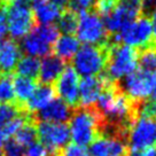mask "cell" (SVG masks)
<instances>
[{
    "label": "cell",
    "instance_id": "obj_14",
    "mask_svg": "<svg viewBox=\"0 0 156 156\" xmlns=\"http://www.w3.org/2000/svg\"><path fill=\"white\" fill-rule=\"evenodd\" d=\"M110 82L112 80H109L106 75H100L95 77H84L82 80H79L78 107H93L97 103L102 91Z\"/></svg>",
    "mask_w": 156,
    "mask_h": 156
},
{
    "label": "cell",
    "instance_id": "obj_41",
    "mask_svg": "<svg viewBox=\"0 0 156 156\" xmlns=\"http://www.w3.org/2000/svg\"><path fill=\"white\" fill-rule=\"evenodd\" d=\"M36 1H39V0H34V2H36Z\"/></svg>",
    "mask_w": 156,
    "mask_h": 156
},
{
    "label": "cell",
    "instance_id": "obj_6",
    "mask_svg": "<svg viewBox=\"0 0 156 156\" xmlns=\"http://www.w3.org/2000/svg\"><path fill=\"white\" fill-rule=\"evenodd\" d=\"M76 37L79 43L91 46L106 47L108 45V31L105 21L94 12H84L78 16Z\"/></svg>",
    "mask_w": 156,
    "mask_h": 156
},
{
    "label": "cell",
    "instance_id": "obj_10",
    "mask_svg": "<svg viewBox=\"0 0 156 156\" xmlns=\"http://www.w3.org/2000/svg\"><path fill=\"white\" fill-rule=\"evenodd\" d=\"M155 79L156 73H149L140 69L122 79L121 85L118 86L129 99H131L133 102L139 103L151 100Z\"/></svg>",
    "mask_w": 156,
    "mask_h": 156
},
{
    "label": "cell",
    "instance_id": "obj_24",
    "mask_svg": "<svg viewBox=\"0 0 156 156\" xmlns=\"http://www.w3.org/2000/svg\"><path fill=\"white\" fill-rule=\"evenodd\" d=\"M77 21L78 16L76 13L71 12L70 9L62 12V14L58 20V32H62V34H73L76 32V28H77Z\"/></svg>",
    "mask_w": 156,
    "mask_h": 156
},
{
    "label": "cell",
    "instance_id": "obj_16",
    "mask_svg": "<svg viewBox=\"0 0 156 156\" xmlns=\"http://www.w3.org/2000/svg\"><path fill=\"white\" fill-rule=\"evenodd\" d=\"M73 109L67 103L60 99H54L45 108L37 112L34 117L36 122H52V123H66L70 119Z\"/></svg>",
    "mask_w": 156,
    "mask_h": 156
},
{
    "label": "cell",
    "instance_id": "obj_19",
    "mask_svg": "<svg viewBox=\"0 0 156 156\" xmlns=\"http://www.w3.org/2000/svg\"><path fill=\"white\" fill-rule=\"evenodd\" d=\"M55 99V91L54 87L51 85H38L37 88L34 90V94L31 95L28 102L24 105V109L27 112H38L43 108H45L49 102H52Z\"/></svg>",
    "mask_w": 156,
    "mask_h": 156
},
{
    "label": "cell",
    "instance_id": "obj_40",
    "mask_svg": "<svg viewBox=\"0 0 156 156\" xmlns=\"http://www.w3.org/2000/svg\"><path fill=\"white\" fill-rule=\"evenodd\" d=\"M0 156H4V154H2V153H1V151H0Z\"/></svg>",
    "mask_w": 156,
    "mask_h": 156
},
{
    "label": "cell",
    "instance_id": "obj_8",
    "mask_svg": "<svg viewBox=\"0 0 156 156\" xmlns=\"http://www.w3.org/2000/svg\"><path fill=\"white\" fill-rule=\"evenodd\" d=\"M37 134L40 144L46 148L49 156H60L68 145L70 132L66 123L36 122Z\"/></svg>",
    "mask_w": 156,
    "mask_h": 156
},
{
    "label": "cell",
    "instance_id": "obj_4",
    "mask_svg": "<svg viewBox=\"0 0 156 156\" xmlns=\"http://www.w3.org/2000/svg\"><path fill=\"white\" fill-rule=\"evenodd\" d=\"M7 21V34L10 38H24L34 28V17L29 0H14L6 5L5 9Z\"/></svg>",
    "mask_w": 156,
    "mask_h": 156
},
{
    "label": "cell",
    "instance_id": "obj_34",
    "mask_svg": "<svg viewBox=\"0 0 156 156\" xmlns=\"http://www.w3.org/2000/svg\"><path fill=\"white\" fill-rule=\"evenodd\" d=\"M151 28H153V34H154V37H156V10L155 12H153L151 14Z\"/></svg>",
    "mask_w": 156,
    "mask_h": 156
},
{
    "label": "cell",
    "instance_id": "obj_38",
    "mask_svg": "<svg viewBox=\"0 0 156 156\" xmlns=\"http://www.w3.org/2000/svg\"><path fill=\"white\" fill-rule=\"evenodd\" d=\"M12 1H14V0H0V2H2V4H5V5H8Z\"/></svg>",
    "mask_w": 156,
    "mask_h": 156
},
{
    "label": "cell",
    "instance_id": "obj_30",
    "mask_svg": "<svg viewBox=\"0 0 156 156\" xmlns=\"http://www.w3.org/2000/svg\"><path fill=\"white\" fill-rule=\"evenodd\" d=\"M60 156H88L87 149L85 147H80L78 145L71 144L67 145L64 147V149L61 151Z\"/></svg>",
    "mask_w": 156,
    "mask_h": 156
},
{
    "label": "cell",
    "instance_id": "obj_20",
    "mask_svg": "<svg viewBox=\"0 0 156 156\" xmlns=\"http://www.w3.org/2000/svg\"><path fill=\"white\" fill-rule=\"evenodd\" d=\"M80 47V43L73 34H60L56 41L54 43L52 49L54 51V55L61 58L62 61L73 60Z\"/></svg>",
    "mask_w": 156,
    "mask_h": 156
},
{
    "label": "cell",
    "instance_id": "obj_23",
    "mask_svg": "<svg viewBox=\"0 0 156 156\" xmlns=\"http://www.w3.org/2000/svg\"><path fill=\"white\" fill-rule=\"evenodd\" d=\"M39 67H40V60L39 58L25 55V56H22L20 58L15 70H16L17 75L21 77H25L34 80V78L38 77Z\"/></svg>",
    "mask_w": 156,
    "mask_h": 156
},
{
    "label": "cell",
    "instance_id": "obj_21",
    "mask_svg": "<svg viewBox=\"0 0 156 156\" xmlns=\"http://www.w3.org/2000/svg\"><path fill=\"white\" fill-rule=\"evenodd\" d=\"M37 84L34 79H29L25 77H17L13 78V87H14V95L17 100V106L23 109L24 105L28 102L31 95L34 94V90L37 88ZM24 110V109H23Z\"/></svg>",
    "mask_w": 156,
    "mask_h": 156
},
{
    "label": "cell",
    "instance_id": "obj_29",
    "mask_svg": "<svg viewBox=\"0 0 156 156\" xmlns=\"http://www.w3.org/2000/svg\"><path fill=\"white\" fill-rule=\"evenodd\" d=\"M24 147L15 141L14 139L7 140L4 146V156H24Z\"/></svg>",
    "mask_w": 156,
    "mask_h": 156
},
{
    "label": "cell",
    "instance_id": "obj_37",
    "mask_svg": "<svg viewBox=\"0 0 156 156\" xmlns=\"http://www.w3.org/2000/svg\"><path fill=\"white\" fill-rule=\"evenodd\" d=\"M151 156H156V145L151 148Z\"/></svg>",
    "mask_w": 156,
    "mask_h": 156
},
{
    "label": "cell",
    "instance_id": "obj_15",
    "mask_svg": "<svg viewBox=\"0 0 156 156\" xmlns=\"http://www.w3.org/2000/svg\"><path fill=\"white\" fill-rule=\"evenodd\" d=\"M22 58L20 44L12 38L0 39V75H9L14 71Z\"/></svg>",
    "mask_w": 156,
    "mask_h": 156
},
{
    "label": "cell",
    "instance_id": "obj_9",
    "mask_svg": "<svg viewBox=\"0 0 156 156\" xmlns=\"http://www.w3.org/2000/svg\"><path fill=\"white\" fill-rule=\"evenodd\" d=\"M129 151H146L156 145V117L136 116L127 132Z\"/></svg>",
    "mask_w": 156,
    "mask_h": 156
},
{
    "label": "cell",
    "instance_id": "obj_32",
    "mask_svg": "<svg viewBox=\"0 0 156 156\" xmlns=\"http://www.w3.org/2000/svg\"><path fill=\"white\" fill-rule=\"evenodd\" d=\"M7 34V21L4 8L0 7V39L6 38Z\"/></svg>",
    "mask_w": 156,
    "mask_h": 156
},
{
    "label": "cell",
    "instance_id": "obj_31",
    "mask_svg": "<svg viewBox=\"0 0 156 156\" xmlns=\"http://www.w3.org/2000/svg\"><path fill=\"white\" fill-rule=\"evenodd\" d=\"M24 156H49V154L41 144L34 142L28 146V148L24 151Z\"/></svg>",
    "mask_w": 156,
    "mask_h": 156
},
{
    "label": "cell",
    "instance_id": "obj_26",
    "mask_svg": "<svg viewBox=\"0 0 156 156\" xmlns=\"http://www.w3.org/2000/svg\"><path fill=\"white\" fill-rule=\"evenodd\" d=\"M138 66H140L141 70L155 73L156 70V45H151L149 47L144 48L138 56Z\"/></svg>",
    "mask_w": 156,
    "mask_h": 156
},
{
    "label": "cell",
    "instance_id": "obj_5",
    "mask_svg": "<svg viewBox=\"0 0 156 156\" xmlns=\"http://www.w3.org/2000/svg\"><path fill=\"white\" fill-rule=\"evenodd\" d=\"M107 64V48L100 46L83 45L73 58L71 68L78 76L95 77L100 76Z\"/></svg>",
    "mask_w": 156,
    "mask_h": 156
},
{
    "label": "cell",
    "instance_id": "obj_1",
    "mask_svg": "<svg viewBox=\"0 0 156 156\" xmlns=\"http://www.w3.org/2000/svg\"><path fill=\"white\" fill-rule=\"evenodd\" d=\"M69 121L70 138L75 145L86 148L101 136L102 121L94 107L75 108Z\"/></svg>",
    "mask_w": 156,
    "mask_h": 156
},
{
    "label": "cell",
    "instance_id": "obj_39",
    "mask_svg": "<svg viewBox=\"0 0 156 156\" xmlns=\"http://www.w3.org/2000/svg\"><path fill=\"white\" fill-rule=\"evenodd\" d=\"M108 1H110V2H112V4H115V5H116L119 0H108Z\"/></svg>",
    "mask_w": 156,
    "mask_h": 156
},
{
    "label": "cell",
    "instance_id": "obj_25",
    "mask_svg": "<svg viewBox=\"0 0 156 156\" xmlns=\"http://www.w3.org/2000/svg\"><path fill=\"white\" fill-rule=\"evenodd\" d=\"M24 112L17 103H0V129H4Z\"/></svg>",
    "mask_w": 156,
    "mask_h": 156
},
{
    "label": "cell",
    "instance_id": "obj_35",
    "mask_svg": "<svg viewBox=\"0 0 156 156\" xmlns=\"http://www.w3.org/2000/svg\"><path fill=\"white\" fill-rule=\"evenodd\" d=\"M7 140H8V136L6 134V132L2 129H0V148H2L5 146Z\"/></svg>",
    "mask_w": 156,
    "mask_h": 156
},
{
    "label": "cell",
    "instance_id": "obj_3",
    "mask_svg": "<svg viewBox=\"0 0 156 156\" xmlns=\"http://www.w3.org/2000/svg\"><path fill=\"white\" fill-rule=\"evenodd\" d=\"M60 32L54 24L34 27L31 32L21 39V51L32 58H43L51 54L54 43L58 38Z\"/></svg>",
    "mask_w": 156,
    "mask_h": 156
},
{
    "label": "cell",
    "instance_id": "obj_12",
    "mask_svg": "<svg viewBox=\"0 0 156 156\" xmlns=\"http://www.w3.org/2000/svg\"><path fill=\"white\" fill-rule=\"evenodd\" d=\"M79 76L71 67H66L63 73L55 82V94L58 95V99L67 103L70 108H77L79 106Z\"/></svg>",
    "mask_w": 156,
    "mask_h": 156
},
{
    "label": "cell",
    "instance_id": "obj_7",
    "mask_svg": "<svg viewBox=\"0 0 156 156\" xmlns=\"http://www.w3.org/2000/svg\"><path fill=\"white\" fill-rule=\"evenodd\" d=\"M115 44L126 45L132 48H146L154 44V34L149 17L139 16L117 34L112 36Z\"/></svg>",
    "mask_w": 156,
    "mask_h": 156
},
{
    "label": "cell",
    "instance_id": "obj_2",
    "mask_svg": "<svg viewBox=\"0 0 156 156\" xmlns=\"http://www.w3.org/2000/svg\"><path fill=\"white\" fill-rule=\"evenodd\" d=\"M107 48V78L114 83L124 79L138 68V51L123 44H112Z\"/></svg>",
    "mask_w": 156,
    "mask_h": 156
},
{
    "label": "cell",
    "instance_id": "obj_17",
    "mask_svg": "<svg viewBox=\"0 0 156 156\" xmlns=\"http://www.w3.org/2000/svg\"><path fill=\"white\" fill-rule=\"evenodd\" d=\"M64 69H66L64 61L56 58L55 55L49 54L40 60L38 78L40 79L41 84L51 85L56 82V79L63 73Z\"/></svg>",
    "mask_w": 156,
    "mask_h": 156
},
{
    "label": "cell",
    "instance_id": "obj_28",
    "mask_svg": "<svg viewBox=\"0 0 156 156\" xmlns=\"http://www.w3.org/2000/svg\"><path fill=\"white\" fill-rule=\"evenodd\" d=\"M97 1L98 0H69V9L76 14L90 12V9L95 6Z\"/></svg>",
    "mask_w": 156,
    "mask_h": 156
},
{
    "label": "cell",
    "instance_id": "obj_13",
    "mask_svg": "<svg viewBox=\"0 0 156 156\" xmlns=\"http://www.w3.org/2000/svg\"><path fill=\"white\" fill-rule=\"evenodd\" d=\"M88 156H127L126 138L118 136H100L90 145Z\"/></svg>",
    "mask_w": 156,
    "mask_h": 156
},
{
    "label": "cell",
    "instance_id": "obj_27",
    "mask_svg": "<svg viewBox=\"0 0 156 156\" xmlns=\"http://www.w3.org/2000/svg\"><path fill=\"white\" fill-rule=\"evenodd\" d=\"M13 77L10 75H0V103H14Z\"/></svg>",
    "mask_w": 156,
    "mask_h": 156
},
{
    "label": "cell",
    "instance_id": "obj_18",
    "mask_svg": "<svg viewBox=\"0 0 156 156\" xmlns=\"http://www.w3.org/2000/svg\"><path fill=\"white\" fill-rule=\"evenodd\" d=\"M32 13L34 22L37 21L40 25H52L58 22L62 14V9L49 0H39L34 2Z\"/></svg>",
    "mask_w": 156,
    "mask_h": 156
},
{
    "label": "cell",
    "instance_id": "obj_22",
    "mask_svg": "<svg viewBox=\"0 0 156 156\" xmlns=\"http://www.w3.org/2000/svg\"><path fill=\"white\" fill-rule=\"evenodd\" d=\"M37 138H38V134H37L36 121H34V116L31 115V117L28 118L22 124V126L16 131L13 139L22 147H28L34 142H37Z\"/></svg>",
    "mask_w": 156,
    "mask_h": 156
},
{
    "label": "cell",
    "instance_id": "obj_33",
    "mask_svg": "<svg viewBox=\"0 0 156 156\" xmlns=\"http://www.w3.org/2000/svg\"><path fill=\"white\" fill-rule=\"evenodd\" d=\"M142 10L147 12H155L156 10V0H141Z\"/></svg>",
    "mask_w": 156,
    "mask_h": 156
},
{
    "label": "cell",
    "instance_id": "obj_36",
    "mask_svg": "<svg viewBox=\"0 0 156 156\" xmlns=\"http://www.w3.org/2000/svg\"><path fill=\"white\" fill-rule=\"evenodd\" d=\"M49 1H52L53 4L58 6L60 8H62V7H64L66 5H68L69 4V0H49Z\"/></svg>",
    "mask_w": 156,
    "mask_h": 156
},
{
    "label": "cell",
    "instance_id": "obj_11",
    "mask_svg": "<svg viewBox=\"0 0 156 156\" xmlns=\"http://www.w3.org/2000/svg\"><path fill=\"white\" fill-rule=\"evenodd\" d=\"M141 0H119L103 20L106 29L114 34H119L125 27L141 16Z\"/></svg>",
    "mask_w": 156,
    "mask_h": 156
}]
</instances>
